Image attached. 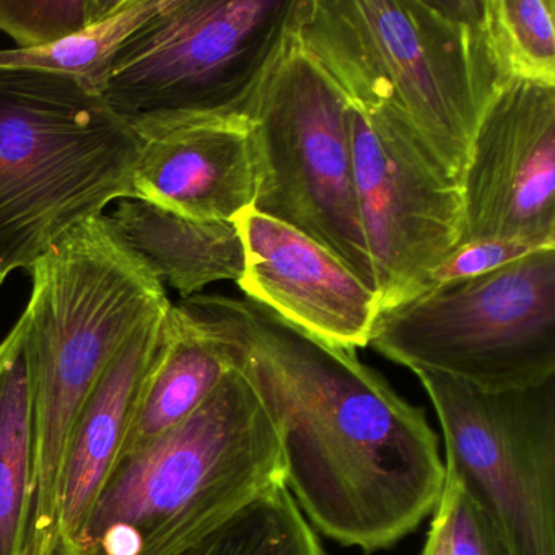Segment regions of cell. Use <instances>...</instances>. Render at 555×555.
I'll return each mask as SVG.
<instances>
[{"label": "cell", "instance_id": "9a60e30c", "mask_svg": "<svg viewBox=\"0 0 555 555\" xmlns=\"http://www.w3.org/2000/svg\"><path fill=\"white\" fill-rule=\"evenodd\" d=\"M119 240L181 300L220 281L238 282L245 253L235 223L184 219L141 199L125 197L106 214Z\"/></svg>", "mask_w": 555, "mask_h": 555}, {"label": "cell", "instance_id": "e0dca14e", "mask_svg": "<svg viewBox=\"0 0 555 555\" xmlns=\"http://www.w3.org/2000/svg\"><path fill=\"white\" fill-rule=\"evenodd\" d=\"M34 480V349L25 314L0 343V555H24Z\"/></svg>", "mask_w": 555, "mask_h": 555}, {"label": "cell", "instance_id": "5b68a950", "mask_svg": "<svg viewBox=\"0 0 555 555\" xmlns=\"http://www.w3.org/2000/svg\"><path fill=\"white\" fill-rule=\"evenodd\" d=\"M142 145L76 77L0 66V274L129 197Z\"/></svg>", "mask_w": 555, "mask_h": 555}, {"label": "cell", "instance_id": "5bb4252c", "mask_svg": "<svg viewBox=\"0 0 555 555\" xmlns=\"http://www.w3.org/2000/svg\"><path fill=\"white\" fill-rule=\"evenodd\" d=\"M168 308L131 334L80 412L61 474L57 547H66L76 538L119 460L149 379L164 353Z\"/></svg>", "mask_w": 555, "mask_h": 555}, {"label": "cell", "instance_id": "ffe728a7", "mask_svg": "<svg viewBox=\"0 0 555 555\" xmlns=\"http://www.w3.org/2000/svg\"><path fill=\"white\" fill-rule=\"evenodd\" d=\"M486 24L509 80L555 87V0H486Z\"/></svg>", "mask_w": 555, "mask_h": 555}, {"label": "cell", "instance_id": "3957f363", "mask_svg": "<svg viewBox=\"0 0 555 555\" xmlns=\"http://www.w3.org/2000/svg\"><path fill=\"white\" fill-rule=\"evenodd\" d=\"M30 272L34 480L24 555H54L61 474L80 412L126 340L171 301L106 214L67 233Z\"/></svg>", "mask_w": 555, "mask_h": 555}, {"label": "cell", "instance_id": "6da1fadb", "mask_svg": "<svg viewBox=\"0 0 555 555\" xmlns=\"http://www.w3.org/2000/svg\"><path fill=\"white\" fill-rule=\"evenodd\" d=\"M274 422L285 487L311 528L365 554L391 547L437 508L438 438L356 349L326 343L249 298H184Z\"/></svg>", "mask_w": 555, "mask_h": 555}, {"label": "cell", "instance_id": "2e32d148", "mask_svg": "<svg viewBox=\"0 0 555 555\" xmlns=\"http://www.w3.org/2000/svg\"><path fill=\"white\" fill-rule=\"evenodd\" d=\"M229 360L186 300L168 308L167 339L119 457L139 453L193 415L219 388Z\"/></svg>", "mask_w": 555, "mask_h": 555}, {"label": "cell", "instance_id": "d4e9b609", "mask_svg": "<svg viewBox=\"0 0 555 555\" xmlns=\"http://www.w3.org/2000/svg\"><path fill=\"white\" fill-rule=\"evenodd\" d=\"M5 278L4 275L0 274V285L4 284Z\"/></svg>", "mask_w": 555, "mask_h": 555}, {"label": "cell", "instance_id": "44dd1931", "mask_svg": "<svg viewBox=\"0 0 555 555\" xmlns=\"http://www.w3.org/2000/svg\"><path fill=\"white\" fill-rule=\"evenodd\" d=\"M125 0H0V31L17 50L50 47L108 17Z\"/></svg>", "mask_w": 555, "mask_h": 555}, {"label": "cell", "instance_id": "d6986e66", "mask_svg": "<svg viewBox=\"0 0 555 555\" xmlns=\"http://www.w3.org/2000/svg\"><path fill=\"white\" fill-rule=\"evenodd\" d=\"M178 555H324L287 487L262 493Z\"/></svg>", "mask_w": 555, "mask_h": 555}, {"label": "cell", "instance_id": "ba28073f", "mask_svg": "<svg viewBox=\"0 0 555 555\" xmlns=\"http://www.w3.org/2000/svg\"><path fill=\"white\" fill-rule=\"evenodd\" d=\"M294 4L165 0L119 48L100 95L142 141L193 119L243 113Z\"/></svg>", "mask_w": 555, "mask_h": 555}, {"label": "cell", "instance_id": "9c48e42d", "mask_svg": "<svg viewBox=\"0 0 555 555\" xmlns=\"http://www.w3.org/2000/svg\"><path fill=\"white\" fill-rule=\"evenodd\" d=\"M417 378L443 434L444 479L490 519L508 555H555V378L502 392Z\"/></svg>", "mask_w": 555, "mask_h": 555}, {"label": "cell", "instance_id": "30bf717a", "mask_svg": "<svg viewBox=\"0 0 555 555\" xmlns=\"http://www.w3.org/2000/svg\"><path fill=\"white\" fill-rule=\"evenodd\" d=\"M349 122L360 217L382 310L415 297L427 275L460 248L463 197L385 113L349 103Z\"/></svg>", "mask_w": 555, "mask_h": 555}, {"label": "cell", "instance_id": "277c9868", "mask_svg": "<svg viewBox=\"0 0 555 555\" xmlns=\"http://www.w3.org/2000/svg\"><path fill=\"white\" fill-rule=\"evenodd\" d=\"M274 422L232 370L193 415L119 457L64 555H178L285 486Z\"/></svg>", "mask_w": 555, "mask_h": 555}, {"label": "cell", "instance_id": "7c38bea8", "mask_svg": "<svg viewBox=\"0 0 555 555\" xmlns=\"http://www.w3.org/2000/svg\"><path fill=\"white\" fill-rule=\"evenodd\" d=\"M233 223L245 253L236 284L246 298L326 343L369 346L376 291L320 243L253 207Z\"/></svg>", "mask_w": 555, "mask_h": 555}, {"label": "cell", "instance_id": "8992f818", "mask_svg": "<svg viewBox=\"0 0 555 555\" xmlns=\"http://www.w3.org/2000/svg\"><path fill=\"white\" fill-rule=\"evenodd\" d=\"M369 346L415 375L482 391L555 378V248L382 308Z\"/></svg>", "mask_w": 555, "mask_h": 555}, {"label": "cell", "instance_id": "484cf974", "mask_svg": "<svg viewBox=\"0 0 555 555\" xmlns=\"http://www.w3.org/2000/svg\"><path fill=\"white\" fill-rule=\"evenodd\" d=\"M54 555H64V554H63V552L60 551V548H57L56 554H54Z\"/></svg>", "mask_w": 555, "mask_h": 555}, {"label": "cell", "instance_id": "4fadbf2b", "mask_svg": "<svg viewBox=\"0 0 555 555\" xmlns=\"http://www.w3.org/2000/svg\"><path fill=\"white\" fill-rule=\"evenodd\" d=\"M256 191L251 119L227 113L183 122L144 141L129 197L196 222L229 223L251 209Z\"/></svg>", "mask_w": 555, "mask_h": 555}, {"label": "cell", "instance_id": "8fae6325", "mask_svg": "<svg viewBox=\"0 0 555 555\" xmlns=\"http://www.w3.org/2000/svg\"><path fill=\"white\" fill-rule=\"evenodd\" d=\"M464 238L555 248V87L512 80L477 128L461 181Z\"/></svg>", "mask_w": 555, "mask_h": 555}, {"label": "cell", "instance_id": "7a4b0ae2", "mask_svg": "<svg viewBox=\"0 0 555 555\" xmlns=\"http://www.w3.org/2000/svg\"><path fill=\"white\" fill-rule=\"evenodd\" d=\"M292 28L350 105L385 113L460 188L503 73L486 0H295Z\"/></svg>", "mask_w": 555, "mask_h": 555}, {"label": "cell", "instance_id": "603a6c76", "mask_svg": "<svg viewBox=\"0 0 555 555\" xmlns=\"http://www.w3.org/2000/svg\"><path fill=\"white\" fill-rule=\"evenodd\" d=\"M534 251H539V249L532 248L526 243L512 242V240H480V242L466 243V245L454 249L440 266H437L427 275L421 292L447 284V282L487 274V272L495 271L509 262L526 258Z\"/></svg>", "mask_w": 555, "mask_h": 555}, {"label": "cell", "instance_id": "ac0fdd59", "mask_svg": "<svg viewBox=\"0 0 555 555\" xmlns=\"http://www.w3.org/2000/svg\"><path fill=\"white\" fill-rule=\"evenodd\" d=\"M165 0H125L108 17L38 50H0V66L28 67L66 74L102 92L119 48L151 21Z\"/></svg>", "mask_w": 555, "mask_h": 555}, {"label": "cell", "instance_id": "52a82bcc", "mask_svg": "<svg viewBox=\"0 0 555 555\" xmlns=\"http://www.w3.org/2000/svg\"><path fill=\"white\" fill-rule=\"evenodd\" d=\"M255 131L253 209L313 238L376 291L353 177L349 103L298 43L281 47L243 108Z\"/></svg>", "mask_w": 555, "mask_h": 555}, {"label": "cell", "instance_id": "7402d4cb", "mask_svg": "<svg viewBox=\"0 0 555 555\" xmlns=\"http://www.w3.org/2000/svg\"><path fill=\"white\" fill-rule=\"evenodd\" d=\"M430 529L438 535L443 555H508L490 519L444 479L443 492L431 513Z\"/></svg>", "mask_w": 555, "mask_h": 555}, {"label": "cell", "instance_id": "cb8c5ba5", "mask_svg": "<svg viewBox=\"0 0 555 555\" xmlns=\"http://www.w3.org/2000/svg\"><path fill=\"white\" fill-rule=\"evenodd\" d=\"M421 555H443L438 535L431 529L428 531L427 541H425Z\"/></svg>", "mask_w": 555, "mask_h": 555}]
</instances>
